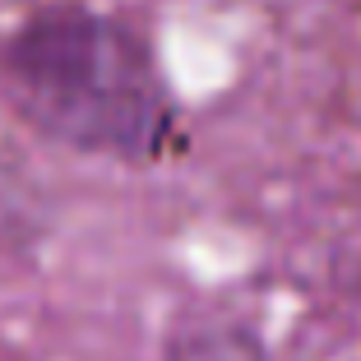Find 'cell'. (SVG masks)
I'll return each instance as SVG.
<instances>
[{"label":"cell","instance_id":"1","mask_svg":"<svg viewBox=\"0 0 361 361\" xmlns=\"http://www.w3.org/2000/svg\"><path fill=\"white\" fill-rule=\"evenodd\" d=\"M5 75L32 126L84 153L158 158L176 126L149 37L116 14L42 10L5 47Z\"/></svg>","mask_w":361,"mask_h":361}]
</instances>
